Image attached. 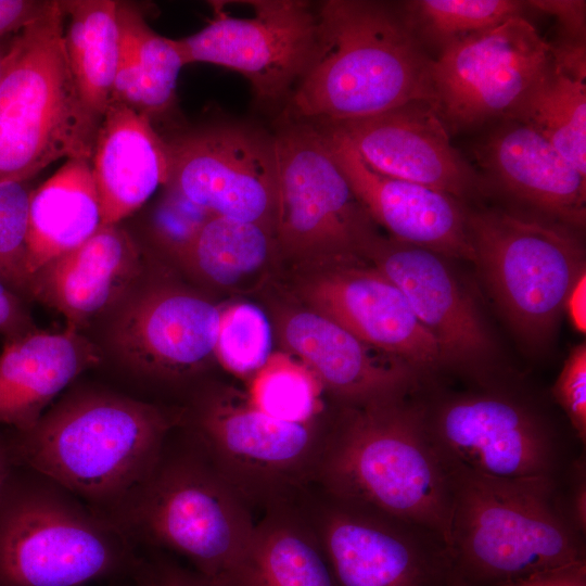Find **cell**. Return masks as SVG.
I'll list each match as a JSON object with an SVG mask.
<instances>
[{
    "instance_id": "cell-39",
    "label": "cell",
    "mask_w": 586,
    "mask_h": 586,
    "mask_svg": "<svg viewBox=\"0 0 586 586\" xmlns=\"http://www.w3.org/2000/svg\"><path fill=\"white\" fill-rule=\"evenodd\" d=\"M35 329L27 302L0 281V335L9 341Z\"/></svg>"
},
{
    "instance_id": "cell-7",
    "label": "cell",
    "mask_w": 586,
    "mask_h": 586,
    "mask_svg": "<svg viewBox=\"0 0 586 586\" xmlns=\"http://www.w3.org/2000/svg\"><path fill=\"white\" fill-rule=\"evenodd\" d=\"M60 1L16 33L0 78V182L30 180L60 158L90 160L99 120L82 105Z\"/></svg>"
},
{
    "instance_id": "cell-2",
    "label": "cell",
    "mask_w": 586,
    "mask_h": 586,
    "mask_svg": "<svg viewBox=\"0 0 586 586\" xmlns=\"http://www.w3.org/2000/svg\"><path fill=\"white\" fill-rule=\"evenodd\" d=\"M317 15L313 61L281 116L334 124L413 101L432 104V59L404 11L381 1L326 0Z\"/></svg>"
},
{
    "instance_id": "cell-9",
    "label": "cell",
    "mask_w": 586,
    "mask_h": 586,
    "mask_svg": "<svg viewBox=\"0 0 586 586\" xmlns=\"http://www.w3.org/2000/svg\"><path fill=\"white\" fill-rule=\"evenodd\" d=\"M413 400L447 472L563 483L577 457L540 409L511 392L487 388Z\"/></svg>"
},
{
    "instance_id": "cell-3",
    "label": "cell",
    "mask_w": 586,
    "mask_h": 586,
    "mask_svg": "<svg viewBox=\"0 0 586 586\" xmlns=\"http://www.w3.org/2000/svg\"><path fill=\"white\" fill-rule=\"evenodd\" d=\"M448 475L451 586H505L586 562L565 482Z\"/></svg>"
},
{
    "instance_id": "cell-23",
    "label": "cell",
    "mask_w": 586,
    "mask_h": 586,
    "mask_svg": "<svg viewBox=\"0 0 586 586\" xmlns=\"http://www.w3.org/2000/svg\"><path fill=\"white\" fill-rule=\"evenodd\" d=\"M283 337L344 406L409 396L421 384L410 367L392 356L379 357L373 347L316 311L291 315Z\"/></svg>"
},
{
    "instance_id": "cell-16",
    "label": "cell",
    "mask_w": 586,
    "mask_h": 586,
    "mask_svg": "<svg viewBox=\"0 0 586 586\" xmlns=\"http://www.w3.org/2000/svg\"><path fill=\"white\" fill-rule=\"evenodd\" d=\"M220 311L190 290L153 281L145 271L109 315L107 346L135 382L183 381L214 352Z\"/></svg>"
},
{
    "instance_id": "cell-37",
    "label": "cell",
    "mask_w": 586,
    "mask_h": 586,
    "mask_svg": "<svg viewBox=\"0 0 586 586\" xmlns=\"http://www.w3.org/2000/svg\"><path fill=\"white\" fill-rule=\"evenodd\" d=\"M145 550L127 576V586H228L181 565L163 551Z\"/></svg>"
},
{
    "instance_id": "cell-25",
    "label": "cell",
    "mask_w": 586,
    "mask_h": 586,
    "mask_svg": "<svg viewBox=\"0 0 586 586\" xmlns=\"http://www.w3.org/2000/svg\"><path fill=\"white\" fill-rule=\"evenodd\" d=\"M90 166L102 225H118L167 183L168 142L148 116L111 101L97 132Z\"/></svg>"
},
{
    "instance_id": "cell-36",
    "label": "cell",
    "mask_w": 586,
    "mask_h": 586,
    "mask_svg": "<svg viewBox=\"0 0 586 586\" xmlns=\"http://www.w3.org/2000/svg\"><path fill=\"white\" fill-rule=\"evenodd\" d=\"M551 395L565 415L575 437L586 442V344L574 346L551 388Z\"/></svg>"
},
{
    "instance_id": "cell-32",
    "label": "cell",
    "mask_w": 586,
    "mask_h": 586,
    "mask_svg": "<svg viewBox=\"0 0 586 586\" xmlns=\"http://www.w3.org/2000/svg\"><path fill=\"white\" fill-rule=\"evenodd\" d=\"M403 7L417 37L441 49L509 18L523 16L526 8L524 1L514 0H415Z\"/></svg>"
},
{
    "instance_id": "cell-1",
    "label": "cell",
    "mask_w": 586,
    "mask_h": 586,
    "mask_svg": "<svg viewBox=\"0 0 586 586\" xmlns=\"http://www.w3.org/2000/svg\"><path fill=\"white\" fill-rule=\"evenodd\" d=\"M183 416L103 385L73 383L34 428L7 436L14 464L107 518L150 473Z\"/></svg>"
},
{
    "instance_id": "cell-21",
    "label": "cell",
    "mask_w": 586,
    "mask_h": 586,
    "mask_svg": "<svg viewBox=\"0 0 586 586\" xmlns=\"http://www.w3.org/2000/svg\"><path fill=\"white\" fill-rule=\"evenodd\" d=\"M484 182L569 228L586 217V176L528 126L504 119L485 133L473 152Z\"/></svg>"
},
{
    "instance_id": "cell-40",
    "label": "cell",
    "mask_w": 586,
    "mask_h": 586,
    "mask_svg": "<svg viewBox=\"0 0 586 586\" xmlns=\"http://www.w3.org/2000/svg\"><path fill=\"white\" fill-rule=\"evenodd\" d=\"M54 4L55 1L0 0V37L17 33L47 14Z\"/></svg>"
},
{
    "instance_id": "cell-11",
    "label": "cell",
    "mask_w": 586,
    "mask_h": 586,
    "mask_svg": "<svg viewBox=\"0 0 586 586\" xmlns=\"http://www.w3.org/2000/svg\"><path fill=\"white\" fill-rule=\"evenodd\" d=\"M277 193L275 229L280 246L302 257L347 260L366 253L375 235L322 131L279 115L272 131Z\"/></svg>"
},
{
    "instance_id": "cell-17",
    "label": "cell",
    "mask_w": 586,
    "mask_h": 586,
    "mask_svg": "<svg viewBox=\"0 0 586 586\" xmlns=\"http://www.w3.org/2000/svg\"><path fill=\"white\" fill-rule=\"evenodd\" d=\"M366 253L405 295L418 320L437 343L445 368L486 381L494 342L474 300L447 258L420 246L377 237Z\"/></svg>"
},
{
    "instance_id": "cell-31",
    "label": "cell",
    "mask_w": 586,
    "mask_h": 586,
    "mask_svg": "<svg viewBox=\"0 0 586 586\" xmlns=\"http://www.w3.org/2000/svg\"><path fill=\"white\" fill-rule=\"evenodd\" d=\"M271 233L255 222L212 216L174 254L206 281L229 285L265 263Z\"/></svg>"
},
{
    "instance_id": "cell-13",
    "label": "cell",
    "mask_w": 586,
    "mask_h": 586,
    "mask_svg": "<svg viewBox=\"0 0 586 586\" xmlns=\"http://www.w3.org/2000/svg\"><path fill=\"white\" fill-rule=\"evenodd\" d=\"M310 489L300 501L311 520L337 586H451L448 546L416 522Z\"/></svg>"
},
{
    "instance_id": "cell-19",
    "label": "cell",
    "mask_w": 586,
    "mask_h": 586,
    "mask_svg": "<svg viewBox=\"0 0 586 586\" xmlns=\"http://www.w3.org/2000/svg\"><path fill=\"white\" fill-rule=\"evenodd\" d=\"M314 311L408 367L421 384L445 368L437 343L402 291L375 267L329 272L304 290Z\"/></svg>"
},
{
    "instance_id": "cell-29",
    "label": "cell",
    "mask_w": 586,
    "mask_h": 586,
    "mask_svg": "<svg viewBox=\"0 0 586 586\" xmlns=\"http://www.w3.org/2000/svg\"><path fill=\"white\" fill-rule=\"evenodd\" d=\"M67 18L64 49L87 112L101 122L113 93L119 56L118 1H60Z\"/></svg>"
},
{
    "instance_id": "cell-42",
    "label": "cell",
    "mask_w": 586,
    "mask_h": 586,
    "mask_svg": "<svg viewBox=\"0 0 586 586\" xmlns=\"http://www.w3.org/2000/svg\"><path fill=\"white\" fill-rule=\"evenodd\" d=\"M572 326L582 334L586 332V271L571 286L563 305Z\"/></svg>"
},
{
    "instance_id": "cell-41",
    "label": "cell",
    "mask_w": 586,
    "mask_h": 586,
    "mask_svg": "<svg viewBox=\"0 0 586 586\" xmlns=\"http://www.w3.org/2000/svg\"><path fill=\"white\" fill-rule=\"evenodd\" d=\"M505 586H586V562L537 574Z\"/></svg>"
},
{
    "instance_id": "cell-12",
    "label": "cell",
    "mask_w": 586,
    "mask_h": 586,
    "mask_svg": "<svg viewBox=\"0 0 586 586\" xmlns=\"http://www.w3.org/2000/svg\"><path fill=\"white\" fill-rule=\"evenodd\" d=\"M167 142L170 174L163 201L198 224L224 216L273 232L277 163L272 131L225 120L181 132Z\"/></svg>"
},
{
    "instance_id": "cell-34",
    "label": "cell",
    "mask_w": 586,
    "mask_h": 586,
    "mask_svg": "<svg viewBox=\"0 0 586 586\" xmlns=\"http://www.w3.org/2000/svg\"><path fill=\"white\" fill-rule=\"evenodd\" d=\"M33 190L29 180L0 182V281L26 302L33 301L27 232Z\"/></svg>"
},
{
    "instance_id": "cell-5",
    "label": "cell",
    "mask_w": 586,
    "mask_h": 586,
    "mask_svg": "<svg viewBox=\"0 0 586 586\" xmlns=\"http://www.w3.org/2000/svg\"><path fill=\"white\" fill-rule=\"evenodd\" d=\"M171 433L146 477L107 518L140 549L174 552L230 586L254 530L252 509L189 432Z\"/></svg>"
},
{
    "instance_id": "cell-18",
    "label": "cell",
    "mask_w": 586,
    "mask_h": 586,
    "mask_svg": "<svg viewBox=\"0 0 586 586\" xmlns=\"http://www.w3.org/2000/svg\"><path fill=\"white\" fill-rule=\"evenodd\" d=\"M319 125L339 133L368 167L384 176L461 202L484 189L481 175L451 144L446 124L430 102L413 101L366 118Z\"/></svg>"
},
{
    "instance_id": "cell-20",
    "label": "cell",
    "mask_w": 586,
    "mask_h": 586,
    "mask_svg": "<svg viewBox=\"0 0 586 586\" xmlns=\"http://www.w3.org/2000/svg\"><path fill=\"white\" fill-rule=\"evenodd\" d=\"M315 125L324 135L355 196L372 221L383 226L397 241L446 258L473 263L468 209L463 202L444 192L374 171L339 133L327 126Z\"/></svg>"
},
{
    "instance_id": "cell-35",
    "label": "cell",
    "mask_w": 586,
    "mask_h": 586,
    "mask_svg": "<svg viewBox=\"0 0 586 586\" xmlns=\"http://www.w3.org/2000/svg\"><path fill=\"white\" fill-rule=\"evenodd\" d=\"M271 331L257 306L240 303L220 311L214 352L228 370L238 374L258 371L270 357Z\"/></svg>"
},
{
    "instance_id": "cell-14",
    "label": "cell",
    "mask_w": 586,
    "mask_h": 586,
    "mask_svg": "<svg viewBox=\"0 0 586 586\" xmlns=\"http://www.w3.org/2000/svg\"><path fill=\"white\" fill-rule=\"evenodd\" d=\"M552 65L550 43L515 16L441 49L431 63L432 105L447 128L504 120Z\"/></svg>"
},
{
    "instance_id": "cell-8",
    "label": "cell",
    "mask_w": 586,
    "mask_h": 586,
    "mask_svg": "<svg viewBox=\"0 0 586 586\" xmlns=\"http://www.w3.org/2000/svg\"><path fill=\"white\" fill-rule=\"evenodd\" d=\"M468 230L473 263L512 331L531 347L548 344L571 286L586 271L573 229L485 208L468 211Z\"/></svg>"
},
{
    "instance_id": "cell-26",
    "label": "cell",
    "mask_w": 586,
    "mask_h": 586,
    "mask_svg": "<svg viewBox=\"0 0 586 586\" xmlns=\"http://www.w3.org/2000/svg\"><path fill=\"white\" fill-rule=\"evenodd\" d=\"M230 586H337L300 498L272 504L255 523Z\"/></svg>"
},
{
    "instance_id": "cell-33",
    "label": "cell",
    "mask_w": 586,
    "mask_h": 586,
    "mask_svg": "<svg viewBox=\"0 0 586 586\" xmlns=\"http://www.w3.org/2000/svg\"><path fill=\"white\" fill-rule=\"evenodd\" d=\"M322 385L304 364L282 354L270 355L255 372L249 398L254 406L275 418L307 422L319 412Z\"/></svg>"
},
{
    "instance_id": "cell-27",
    "label": "cell",
    "mask_w": 586,
    "mask_h": 586,
    "mask_svg": "<svg viewBox=\"0 0 586 586\" xmlns=\"http://www.w3.org/2000/svg\"><path fill=\"white\" fill-rule=\"evenodd\" d=\"M102 226L90 160H66L30 196L27 254L33 276L85 243Z\"/></svg>"
},
{
    "instance_id": "cell-44",
    "label": "cell",
    "mask_w": 586,
    "mask_h": 586,
    "mask_svg": "<svg viewBox=\"0 0 586 586\" xmlns=\"http://www.w3.org/2000/svg\"><path fill=\"white\" fill-rule=\"evenodd\" d=\"M5 53H7V48L2 49L0 47V78H1V75H2V71H3Z\"/></svg>"
},
{
    "instance_id": "cell-24",
    "label": "cell",
    "mask_w": 586,
    "mask_h": 586,
    "mask_svg": "<svg viewBox=\"0 0 586 586\" xmlns=\"http://www.w3.org/2000/svg\"><path fill=\"white\" fill-rule=\"evenodd\" d=\"M99 347L82 332L35 329L4 341L0 354V425L25 432L86 371L100 365Z\"/></svg>"
},
{
    "instance_id": "cell-10",
    "label": "cell",
    "mask_w": 586,
    "mask_h": 586,
    "mask_svg": "<svg viewBox=\"0 0 586 586\" xmlns=\"http://www.w3.org/2000/svg\"><path fill=\"white\" fill-rule=\"evenodd\" d=\"M189 433L252 509L297 499L315 485L327 436L314 420L285 421L249 397L207 391L193 404Z\"/></svg>"
},
{
    "instance_id": "cell-15",
    "label": "cell",
    "mask_w": 586,
    "mask_h": 586,
    "mask_svg": "<svg viewBox=\"0 0 586 586\" xmlns=\"http://www.w3.org/2000/svg\"><path fill=\"white\" fill-rule=\"evenodd\" d=\"M251 17H233L213 2L214 15L198 33L179 38L186 65L205 62L233 69L256 101L281 107L308 69L317 47V5L302 0L243 1Z\"/></svg>"
},
{
    "instance_id": "cell-28",
    "label": "cell",
    "mask_w": 586,
    "mask_h": 586,
    "mask_svg": "<svg viewBox=\"0 0 586 586\" xmlns=\"http://www.w3.org/2000/svg\"><path fill=\"white\" fill-rule=\"evenodd\" d=\"M119 56L111 101L152 122L171 111L186 65L176 39L155 33L133 4L118 1Z\"/></svg>"
},
{
    "instance_id": "cell-22",
    "label": "cell",
    "mask_w": 586,
    "mask_h": 586,
    "mask_svg": "<svg viewBox=\"0 0 586 586\" xmlns=\"http://www.w3.org/2000/svg\"><path fill=\"white\" fill-rule=\"evenodd\" d=\"M145 271L144 254L129 232L118 225L102 226L34 275L33 301L59 313L67 328L82 332L109 316Z\"/></svg>"
},
{
    "instance_id": "cell-6",
    "label": "cell",
    "mask_w": 586,
    "mask_h": 586,
    "mask_svg": "<svg viewBox=\"0 0 586 586\" xmlns=\"http://www.w3.org/2000/svg\"><path fill=\"white\" fill-rule=\"evenodd\" d=\"M141 549L50 477L14 464L0 488V586L126 578Z\"/></svg>"
},
{
    "instance_id": "cell-43",
    "label": "cell",
    "mask_w": 586,
    "mask_h": 586,
    "mask_svg": "<svg viewBox=\"0 0 586 586\" xmlns=\"http://www.w3.org/2000/svg\"><path fill=\"white\" fill-rule=\"evenodd\" d=\"M14 466L7 433L0 431V488Z\"/></svg>"
},
{
    "instance_id": "cell-38",
    "label": "cell",
    "mask_w": 586,
    "mask_h": 586,
    "mask_svg": "<svg viewBox=\"0 0 586 586\" xmlns=\"http://www.w3.org/2000/svg\"><path fill=\"white\" fill-rule=\"evenodd\" d=\"M526 8L553 15L561 26L562 39L585 40L586 2L581 0L525 1Z\"/></svg>"
},
{
    "instance_id": "cell-4",
    "label": "cell",
    "mask_w": 586,
    "mask_h": 586,
    "mask_svg": "<svg viewBox=\"0 0 586 586\" xmlns=\"http://www.w3.org/2000/svg\"><path fill=\"white\" fill-rule=\"evenodd\" d=\"M315 485L332 498L424 525L448 540L449 475L408 396L344 406Z\"/></svg>"
},
{
    "instance_id": "cell-30",
    "label": "cell",
    "mask_w": 586,
    "mask_h": 586,
    "mask_svg": "<svg viewBox=\"0 0 586 586\" xmlns=\"http://www.w3.org/2000/svg\"><path fill=\"white\" fill-rule=\"evenodd\" d=\"M507 119L545 138L586 176V82L555 64L532 87Z\"/></svg>"
},
{
    "instance_id": "cell-45",
    "label": "cell",
    "mask_w": 586,
    "mask_h": 586,
    "mask_svg": "<svg viewBox=\"0 0 586 586\" xmlns=\"http://www.w3.org/2000/svg\"><path fill=\"white\" fill-rule=\"evenodd\" d=\"M117 586H127V583H126V585H124V584H119V585H117Z\"/></svg>"
}]
</instances>
